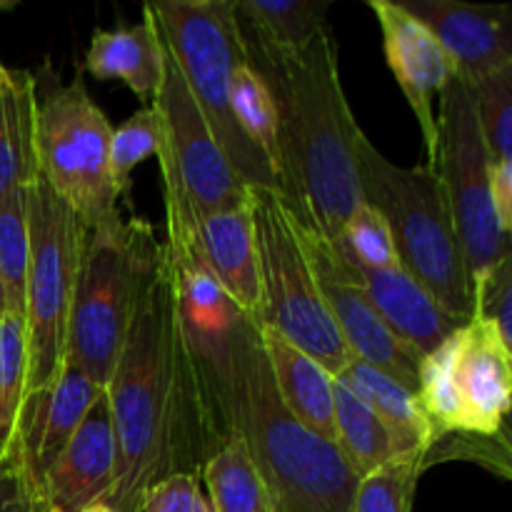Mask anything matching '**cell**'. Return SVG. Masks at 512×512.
Masks as SVG:
<instances>
[{
  "label": "cell",
  "mask_w": 512,
  "mask_h": 512,
  "mask_svg": "<svg viewBox=\"0 0 512 512\" xmlns=\"http://www.w3.org/2000/svg\"><path fill=\"white\" fill-rule=\"evenodd\" d=\"M105 398L120 453L110 508L143 512L150 488L180 473H203L215 448L198 373L180 333L165 245L140 295Z\"/></svg>",
  "instance_id": "1"
},
{
  "label": "cell",
  "mask_w": 512,
  "mask_h": 512,
  "mask_svg": "<svg viewBox=\"0 0 512 512\" xmlns=\"http://www.w3.org/2000/svg\"><path fill=\"white\" fill-rule=\"evenodd\" d=\"M243 53L278 110L275 190L305 228L335 243L345 220L363 203L358 175L363 130L340 83L338 43L330 28L300 50L270 48L243 35Z\"/></svg>",
  "instance_id": "2"
},
{
  "label": "cell",
  "mask_w": 512,
  "mask_h": 512,
  "mask_svg": "<svg viewBox=\"0 0 512 512\" xmlns=\"http://www.w3.org/2000/svg\"><path fill=\"white\" fill-rule=\"evenodd\" d=\"M220 420L228 440H243L280 512H353L360 475L338 445L285 408L260 343V325L235 358L220 398Z\"/></svg>",
  "instance_id": "3"
},
{
  "label": "cell",
  "mask_w": 512,
  "mask_h": 512,
  "mask_svg": "<svg viewBox=\"0 0 512 512\" xmlns=\"http://www.w3.org/2000/svg\"><path fill=\"white\" fill-rule=\"evenodd\" d=\"M363 203L378 210L393 235L398 263L453 318L475 315L473 285L443 183L430 165L400 168L368 138L358 143Z\"/></svg>",
  "instance_id": "4"
},
{
  "label": "cell",
  "mask_w": 512,
  "mask_h": 512,
  "mask_svg": "<svg viewBox=\"0 0 512 512\" xmlns=\"http://www.w3.org/2000/svg\"><path fill=\"white\" fill-rule=\"evenodd\" d=\"M158 255L160 245L143 220H125L118 213L85 225L65 363L83 370L100 388L113 378Z\"/></svg>",
  "instance_id": "5"
},
{
  "label": "cell",
  "mask_w": 512,
  "mask_h": 512,
  "mask_svg": "<svg viewBox=\"0 0 512 512\" xmlns=\"http://www.w3.org/2000/svg\"><path fill=\"white\" fill-rule=\"evenodd\" d=\"M143 10L153 15L190 95L235 173L245 185L275 188L273 168L243 133L230 100L235 70L245 63L235 0H155L145 3Z\"/></svg>",
  "instance_id": "6"
},
{
  "label": "cell",
  "mask_w": 512,
  "mask_h": 512,
  "mask_svg": "<svg viewBox=\"0 0 512 512\" xmlns=\"http://www.w3.org/2000/svg\"><path fill=\"white\" fill-rule=\"evenodd\" d=\"M260 270L258 323L318 360L338 378L353 363L315 278L303 228L275 188L248 185Z\"/></svg>",
  "instance_id": "7"
},
{
  "label": "cell",
  "mask_w": 512,
  "mask_h": 512,
  "mask_svg": "<svg viewBox=\"0 0 512 512\" xmlns=\"http://www.w3.org/2000/svg\"><path fill=\"white\" fill-rule=\"evenodd\" d=\"M35 80V158L38 178L63 198L85 225L118 215L120 193L110 178L113 128L83 80L63 83L45 63Z\"/></svg>",
  "instance_id": "8"
},
{
  "label": "cell",
  "mask_w": 512,
  "mask_h": 512,
  "mask_svg": "<svg viewBox=\"0 0 512 512\" xmlns=\"http://www.w3.org/2000/svg\"><path fill=\"white\" fill-rule=\"evenodd\" d=\"M30 260L25 278L28 393L58 378L68 350V320L85 223L43 180L28 188Z\"/></svg>",
  "instance_id": "9"
},
{
  "label": "cell",
  "mask_w": 512,
  "mask_h": 512,
  "mask_svg": "<svg viewBox=\"0 0 512 512\" xmlns=\"http://www.w3.org/2000/svg\"><path fill=\"white\" fill-rule=\"evenodd\" d=\"M163 50V83L150 105L160 120L165 225L168 230H188L195 218L248 203V185L215 143L165 40Z\"/></svg>",
  "instance_id": "10"
},
{
  "label": "cell",
  "mask_w": 512,
  "mask_h": 512,
  "mask_svg": "<svg viewBox=\"0 0 512 512\" xmlns=\"http://www.w3.org/2000/svg\"><path fill=\"white\" fill-rule=\"evenodd\" d=\"M438 128V153L430 168L443 183L475 298L478 285L512 248V240L495 215L490 185L493 158L480 128L473 85L458 75L438 100Z\"/></svg>",
  "instance_id": "11"
},
{
  "label": "cell",
  "mask_w": 512,
  "mask_h": 512,
  "mask_svg": "<svg viewBox=\"0 0 512 512\" xmlns=\"http://www.w3.org/2000/svg\"><path fill=\"white\" fill-rule=\"evenodd\" d=\"M300 228H303L305 245L313 260L320 293L353 358L418 393L423 355L388 328L335 245L328 243L323 235L305 228L303 223Z\"/></svg>",
  "instance_id": "12"
},
{
  "label": "cell",
  "mask_w": 512,
  "mask_h": 512,
  "mask_svg": "<svg viewBox=\"0 0 512 512\" xmlns=\"http://www.w3.org/2000/svg\"><path fill=\"white\" fill-rule=\"evenodd\" d=\"M368 5L380 23L388 68L393 70L418 120L425 150H428V165H433L440 135L435 103L450 80L458 75L453 60L438 43V38L418 18L405 13L395 0H370Z\"/></svg>",
  "instance_id": "13"
},
{
  "label": "cell",
  "mask_w": 512,
  "mask_h": 512,
  "mask_svg": "<svg viewBox=\"0 0 512 512\" xmlns=\"http://www.w3.org/2000/svg\"><path fill=\"white\" fill-rule=\"evenodd\" d=\"M453 380L463 433L490 438L512 410V348L495 320L475 313L455 330Z\"/></svg>",
  "instance_id": "14"
},
{
  "label": "cell",
  "mask_w": 512,
  "mask_h": 512,
  "mask_svg": "<svg viewBox=\"0 0 512 512\" xmlns=\"http://www.w3.org/2000/svg\"><path fill=\"white\" fill-rule=\"evenodd\" d=\"M395 3L438 38L465 83H478L512 63V5H475L460 0Z\"/></svg>",
  "instance_id": "15"
},
{
  "label": "cell",
  "mask_w": 512,
  "mask_h": 512,
  "mask_svg": "<svg viewBox=\"0 0 512 512\" xmlns=\"http://www.w3.org/2000/svg\"><path fill=\"white\" fill-rule=\"evenodd\" d=\"M118 470V440L103 393L43 475L40 490L53 510L80 512L90 505L110 503L118 488Z\"/></svg>",
  "instance_id": "16"
},
{
  "label": "cell",
  "mask_w": 512,
  "mask_h": 512,
  "mask_svg": "<svg viewBox=\"0 0 512 512\" xmlns=\"http://www.w3.org/2000/svg\"><path fill=\"white\" fill-rule=\"evenodd\" d=\"M103 393L105 388L95 385L83 370L65 363L58 378L25 395L15 443L35 483H43V475Z\"/></svg>",
  "instance_id": "17"
},
{
  "label": "cell",
  "mask_w": 512,
  "mask_h": 512,
  "mask_svg": "<svg viewBox=\"0 0 512 512\" xmlns=\"http://www.w3.org/2000/svg\"><path fill=\"white\" fill-rule=\"evenodd\" d=\"M168 238L188 240L200 263L220 283V288L258 320L260 270L255 228L248 203L240 208L195 218L188 230H168Z\"/></svg>",
  "instance_id": "18"
},
{
  "label": "cell",
  "mask_w": 512,
  "mask_h": 512,
  "mask_svg": "<svg viewBox=\"0 0 512 512\" xmlns=\"http://www.w3.org/2000/svg\"><path fill=\"white\" fill-rule=\"evenodd\" d=\"M350 268V265H348ZM355 280L365 288L370 303L388 323V328L403 343L418 350L420 355H430L438 345H443L455 330L460 328L458 318L448 313L423 285L410 278L403 268H350Z\"/></svg>",
  "instance_id": "19"
},
{
  "label": "cell",
  "mask_w": 512,
  "mask_h": 512,
  "mask_svg": "<svg viewBox=\"0 0 512 512\" xmlns=\"http://www.w3.org/2000/svg\"><path fill=\"white\" fill-rule=\"evenodd\" d=\"M260 343H263L275 388L285 408L310 430L338 445L335 375H330L318 360H313L265 325H260Z\"/></svg>",
  "instance_id": "20"
},
{
  "label": "cell",
  "mask_w": 512,
  "mask_h": 512,
  "mask_svg": "<svg viewBox=\"0 0 512 512\" xmlns=\"http://www.w3.org/2000/svg\"><path fill=\"white\" fill-rule=\"evenodd\" d=\"M163 65V38L148 10H143L138 25L95 30L85 53V70L90 75L100 80H123L148 105L163 83Z\"/></svg>",
  "instance_id": "21"
},
{
  "label": "cell",
  "mask_w": 512,
  "mask_h": 512,
  "mask_svg": "<svg viewBox=\"0 0 512 512\" xmlns=\"http://www.w3.org/2000/svg\"><path fill=\"white\" fill-rule=\"evenodd\" d=\"M38 180L35 80L28 70L0 73V200Z\"/></svg>",
  "instance_id": "22"
},
{
  "label": "cell",
  "mask_w": 512,
  "mask_h": 512,
  "mask_svg": "<svg viewBox=\"0 0 512 512\" xmlns=\"http://www.w3.org/2000/svg\"><path fill=\"white\" fill-rule=\"evenodd\" d=\"M340 375L368 400L370 408L388 425L398 455H428L430 448L438 443V435H435L433 423H430L418 393L395 383L390 375L380 373L360 360H353L348 370Z\"/></svg>",
  "instance_id": "23"
},
{
  "label": "cell",
  "mask_w": 512,
  "mask_h": 512,
  "mask_svg": "<svg viewBox=\"0 0 512 512\" xmlns=\"http://www.w3.org/2000/svg\"><path fill=\"white\" fill-rule=\"evenodd\" d=\"M330 0H235L240 33L278 50H300L328 28Z\"/></svg>",
  "instance_id": "24"
},
{
  "label": "cell",
  "mask_w": 512,
  "mask_h": 512,
  "mask_svg": "<svg viewBox=\"0 0 512 512\" xmlns=\"http://www.w3.org/2000/svg\"><path fill=\"white\" fill-rule=\"evenodd\" d=\"M335 428H338V448L360 478L388 460L398 458V448L388 425L343 375L335 378Z\"/></svg>",
  "instance_id": "25"
},
{
  "label": "cell",
  "mask_w": 512,
  "mask_h": 512,
  "mask_svg": "<svg viewBox=\"0 0 512 512\" xmlns=\"http://www.w3.org/2000/svg\"><path fill=\"white\" fill-rule=\"evenodd\" d=\"M200 480L208 488L213 512H280L273 493L263 483L243 440L233 438L215 450L203 465Z\"/></svg>",
  "instance_id": "26"
},
{
  "label": "cell",
  "mask_w": 512,
  "mask_h": 512,
  "mask_svg": "<svg viewBox=\"0 0 512 512\" xmlns=\"http://www.w3.org/2000/svg\"><path fill=\"white\" fill-rule=\"evenodd\" d=\"M30 260L28 188L0 200V280L5 315L25 318V278Z\"/></svg>",
  "instance_id": "27"
},
{
  "label": "cell",
  "mask_w": 512,
  "mask_h": 512,
  "mask_svg": "<svg viewBox=\"0 0 512 512\" xmlns=\"http://www.w3.org/2000/svg\"><path fill=\"white\" fill-rule=\"evenodd\" d=\"M230 100H233L235 120L243 133L273 168L275 188H278V110H275L268 85L250 68L248 60L235 70Z\"/></svg>",
  "instance_id": "28"
},
{
  "label": "cell",
  "mask_w": 512,
  "mask_h": 512,
  "mask_svg": "<svg viewBox=\"0 0 512 512\" xmlns=\"http://www.w3.org/2000/svg\"><path fill=\"white\" fill-rule=\"evenodd\" d=\"M25 395H28L25 320L3 315L0 318V458L15 438Z\"/></svg>",
  "instance_id": "29"
},
{
  "label": "cell",
  "mask_w": 512,
  "mask_h": 512,
  "mask_svg": "<svg viewBox=\"0 0 512 512\" xmlns=\"http://www.w3.org/2000/svg\"><path fill=\"white\" fill-rule=\"evenodd\" d=\"M425 455H398L373 473L363 475L353 498V512H410Z\"/></svg>",
  "instance_id": "30"
},
{
  "label": "cell",
  "mask_w": 512,
  "mask_h": 512,
  "mask_svg": "<svg viewBox=\"0 0 512 512\" xmlns=\"http://www.w3.org/2000/svg\"><path fill=\"white\" fill-rule=\"evenodd\" d=\"M333 245L350 268L385 270L400 265L388 223L368 203H360L353 210Z\"/></svg>",
  "instance_id": "31"
},
{
  "label": "cell",
  "mask_w": 512,
  "mask_h": 512,
  "mask_svg": "<svg viewBox=\"0 0 512 512\" xmlns=\"http://www.w3.org/2000/svg\"><path fill=\"white\" fill-rule=\"evenodd\" d=\"M160 153V120L153 105H145L130 115L118 130H113L108 150L110 178L120 198L130 190V173L150 155Z\"/></svg>",
  "instance_id": "32"
},
{
  "label": "cell",
  "mask_w": 512,
  "mask_h": 512,
  "mask_svg": "<svg viewBox=\"0 0 512 512\" xmlns=\"http://www.w3.org/2000/svg\"><path fill=\"white\" fill-rule=\"evenodd\" d=\"M480 128L493 163H512V63L473 83Z\"/></svg>",
  "instance_id": "33"
},
{
  "label": "cell",
  "mask_w": 512,
  "mask_h": 512,
  "mask_svg": "<svg viewBox=\"0 0 512 512\" xmlns=\"http://www.w3.org/2000/svg\"><path fill=\"white\" fill-rule=\"evenodd\" d=\"M0 512H53L40 485L25 468L15 438L0 458Z\"/></svg>",
  "instance_id": "34"
},
{
  "label": "cell",
  "mask_w": 512,
  "mask_h": 512,
  "mask_svg": "<svg viewBox=\"0 0 512 512\" xmlns=\"http://www.w3.org/2000/svg\"><path fill=\"white\" fill-rule=\"evenodd\" d=\"M475 313L495 320L512 348V248L475 290Z\"/></svg>",
  "instance_id": "35"
},
{
  "label": "cell",
  "mask_w": 512,
  "mask_h": 512,
  "mask_svg": "<svg viewBox=\"0 0 512 512\" xmlns=\"http://www.w3.org/2000/svg\"><path fill=\"white\" fill-rule=\"evenodd\" d=\"M200 483H203L200 475L190 473L163 480L145 495L143 512H213V505Z\"/></svg>",
  "instance_id": "36"
},
{
  "label": "cell",
  "mask_w": 512,
  "mask_h": 512,
  "mask_svg": "<svg viewBox=\"0 0 512 512\" xmlns=\"http://www.w3.org/2000/svg\"><path fill=\"white\" fill-rule=\"evenodd\" d=\"M490 185H493V203L495 215H498L500 228L512 240V163L510 160H500L493 163L490 170Z\"/></svg>",
  "instance_id": "37"
},
{
  "label": "cell",
  "mask_w": 512,
  "mask_h": 512,
  "mask_svg": "<svg viewBox=\"0 0 512 512\" xmlns=\"http://www.w3.org/2000/svg\"><path fill=\"white\" fill-rule=\"evenodd\" d=\"M80 512H118L115 508H110L108 503H98V505H90V508L80 510Z\"/></svg>",
  "instance_id": "38"
},
{
  "label": "cell",
  "mask_w": 512,
  "mask_h": 512,
  "mask_svg": "<svg viewBox=\"0 0 512 512\" xmlns=\"http://www.w3.org/2000/svg\"><path fill=\"white\" fill-rule=\"evenodd\" d=\"M5 315V295H3V280H0V318Z\"/></svg>",
  "instance_id": "39"
},
{
  "label": "cell",
  "mask_w": 512,
  "mask_h": 512,
  "mask_svg": "<svg viewBox=\"0 0 512 512\" xmlns=\"http://www.w3.org/2000/svg\"><path fill=\"white\" fill-rule=\"evenodd\" d=\"M15 3H8V0H0V13H3V10H10L13 8Z\"/></svg>",
  "instance_id": "40"
},
{
  "label": "cell",
  "mask_w": 512,
  "mask_h": 512,
  "mask_svg": "<svg viewBox=\"0 0 512 512\" xmlns=\"http://www.w3.org/2000/svg\"><path fill=\"white\" fill-rule=\"evenodd\" d=\"M3 70H5V68H3V65H0V73H3Z\"/></svg>",
  "instance_id": "41"
}]
</instances>
